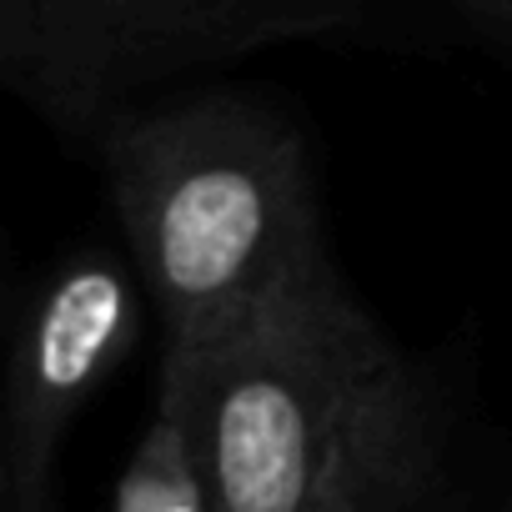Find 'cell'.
<instances>
[{"mask_svg":"<svg viewBox=\"0 0 512 512\" xmlns=\"http://www.w3.org/2000/svg\"><path fill=\"white\" fill-rule=\"evenodd\" d=\"M101 171L166 352L211 342L327 267L307 141L256 96L201 91L121 111L101 136Z\"/></svg>","mask_w":512,"mask_h":512,"instance_id":"obj_1","label":"cell"},{"mask_svg":"<svg viewBox=\"0 0 512 512\" xmlns=\"http://www.w3.org/2000/svg\"><path fill=\"white\" fill-rule=\"evenodd\" d=\"M397 362L332 262L211 342L166 352L161 372L186 397L211 512H312Z\"/></svg>","mask_w":512,"mask_h":512,"instance_id":"obj_2","label":"cell"},{"mask_svg":"<svg viewBox=\"0 0 512 512\" xmlns=\"http://www.w3.org/2000/svg\"><path fill=\"white\" fill-rule=\"evenodd\" d=\"M362 0H0V76L66 131L151 86L357 26Z\"/></svg>","mask_w":512,"mask_h":512,"instance_id":"obj_3","label":"cell"},{"mask_svg":"<svg viewBox=\"0 0 512 512\" xmlns=\"http://www.w3.org/2000/svg\"><path fill=\"white\" fill-rule=\"evenodd\" d=\"M136 287L106 251H76L41 282L6 372V507L51 497L56 447L71 417L136 347Z\"/></svg>","mask_w":512,"mask_h":512,"instance_id":"obj_4","label":"cell"},{"mask_svg":"<svg viewBox=\"0 0 512 512\" xmlns=\"http://www.w3.org/2000/svg\"><path fill=\"white\" fill-rule=\"evenodd\" d=\"M432 422L422 387L397 362L367 397L347 452L312 512H432Z\"/></svg>","mask_w":512,"mask_h":512,"instance_id":"obj_5","label":"cell"},{"mask_svg":"<svg viewBox=\"0 0 512 512\" xmlns=\"http://www.w3.org/2000/svg\"><path fill=\"white\" fill-rule=\"evenodd\" d=\"M111 512H211L191 412L181 387L166 372L156 377V412L116 482Z\"/></svg>","mask_w":512,"mask_h":512,"instance_id":"obj_6","label":"cell"},{"mask_svg":"<svg viewBox=\"0 0 512 512\" xmlns=\"http://www.w3.org/2000/svg\"><path fill=\"white\" fill-rule=\"evenodd\" d=\"M457 6H462L477 26H492V31H507V36H512V0H457Z\"/></svg>","mask_w":512,"mask_h":512,"instance_id":"obj_7","label":"cell"},{"mask_svg":"<svg viewBox=\"0 0 512 512\" xmlns=\"http://www.w3.org/2000/svg\"><path fill=\"white\" fill-rule=\"evenodd\" d=\"M6 512H51V497H41V502H21V507H6Z\"/></svg>","mask_w":512,"mask_h":512,"instance_id":"obj_8","label":"cell"}]
</instances>
